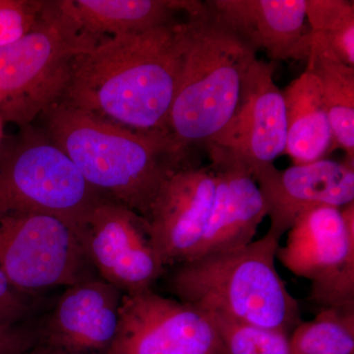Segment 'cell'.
I'll return each mask as SVG.
<instances>
[{
  "label": "cell",
  "mask_w": 354,
  "mask_h": 354,
  "mask_svg": "<svg viewBox=\"0 0 354 354\" xmlns=\"http://www.w3.org/2000/svg\"><path fill=\"white\" fill-rule=\"evenodd\" d=\"M185 48V22L102 38L73 58L58 102L130 129L169 133Z\"/></svg>",
  "instance_id": "1"
},
{
  "label": "cell",
  "mask_w": 354,
  "mask_h": 354,
  "mask_svg": "<svg viewBox=\"0 0 354 354\" xmlns=\"http://www.w3.org/2000/svg\"><path fill=\"white\" fill-rule=\"evenodd\" d=\"M44 131L104 197L148 216L171 172L192 164L162 131H140L57 102L41 113Z\"/></svg>",
  "instance_id": "2"
},
{
  "label": "cell",
  "mask_w": 354,
  "mask_h": 354,
  "mask_svg": "<svg viewBox=\"0 0 354 354\" xmlns=\"http://www.w3.org/2000/svg\"><path fill=\"white\" fill-rule=\"evenodd\" d=\"M279 241L267 232L242 248L176 265L169 290L206 313L291 335L302 322L301 312L277 270Z\"/></svg>",
  "instance_id": "3"
},
{
  "label": "cell",
  "mask_w": 354,
  "mask_h": 354,
  "mask_svg": "<svg viewBox=\"0 0 354 354\" xmlns=\"http://www.w3.org/2000/svg\"><path fill=\"white\" fill-rule=\"evenodd\" d=\"M186 23L180 80L167 132L179 148L208 147L223 131L239 106L244 79L256 51L192 0Z\"/></svg>",
  "instance_id": "4"
},
{
  "label": "cell",
  "mask_w": 354,
  "mask_h": 354,
  "mask_svg": "<svg viewBox=\"0 0 354 354\" xmlns=\"http://www.w3.org/2000/svg\"><path fill=\"white\" fill-rule=\"evenodd\" d=\"M99 41L79 31L55 1H44L32 29L0 46V118L4 124L27 127L59 102L72 60Z\"/></svg>",
  "instance_id": "5"
},
{
  "label": "cell",
  "mask_w": 354,
  "mask_h": 354,
  "mask_svg": "<svg viewBox=\"0 0 354 354\" xmlns=\"http://www.w3.org/2000/svg\"><path fill=\"white\" fill-rule=\"evenodd\" d=\"M104 197L44 129L27 125L0 143V216L46 214L75 227Z\"/></svg>",
  "instance_id": "6"
},
{
  "label": "cell",
  "mask_w": 354,
  "mask_h": 354,
  "mask_svg": "<svg viewBox=\"0 0 354 354\" xmlns=\"http://www.w3.org/2000/svg\"><path fill=\"white\" fill-rule=\"evenodd\" d=\"M286 234L277 259L311 281L310 300L320 309L354 310V202L307 209Z\"/></svg>",
  "instance_id": "7"
},
{
  "label": "cell",
  "mask_w": 354,
  "mask_h": 354,
  "mask_svg": "<svg viewBox=\"0 0 354 354\" xmlns=\"http://www.w3.org/2000/svg\"><path fill=\"white\" fill-rule=\"evenodd\" d=\"M75 228L55 216H0V272L20 292L32 295L95 276Z\"/></svg>",
  "instance_id": "8"
},
{
  "label": "cell",
  "mask_w": 354,
  "mask_h": 354,
  "mask_svg": "<svg viewBox=\"0 0 354 354\" xmlns=\"http://www.w3.org/2000/svg\"><path fill=\"white\" fill-rule=\"evenodd\" d=\"M74 228L100 278L124 295L152 290L164 274L147 221L121 203L102 198Z\"/></svg>",
  "instance_id": "9"
},
{
  "label": "cell",
  "mask_w": 354,
  "mask_h": 354,
  "mask_svg": "<svg viewBox=\"0 0 354 354\" xmlns=\"http://www.w3.org/2000/svg\"><path fill=\"white\" fill-rule=\"evenodd\" d=\"M106 354H225L208 314L152 290L123 295Z\"/></svg>",
  "instance_id": "10"
},
{
  "label": "cell",
  "mask_w": 354,
  "mask_h": 354,
  "mask_svg": "<svg viewBox=\"0 0 354 354\" xmlns=\"http://www.w3.org/2000/svg\"><path fill=\"white\" fill-rule=\"evenodd\" d=\"M286 115L283 92L274 80V67L256 59L244 79L232 120L207 147L212 162H235L252 174L285 153Z\"/></svg>",
  "instance_id": "11"
},
{
  "label": "cell",
  "mask_w": 354,
  "mask_h": 354,
  "mask_svg": "<svg viewBox=\"0 0 354 354\" xmlns=\"http://www.w3.org/2000/svg\"><path fill=\"white\" fill-rule=\"evenodd\" d=\"M216 183L214 169L195 162L165 179L145 220L165 267L196 255L213 208Z\"/></svg>",
  "instance_id": "12"
},
{
  "label": "cell",
  "mask_w": 354,
  "mask_h": 354,
  "mask_svg": "<svg viewBox=\"0 0 354 354\" xmlns=\"http://www.w3.org/2000/svg\"><path fill=\"white\" fill-rule=\"evenodd\" d=\"M264 198L269 232L281 241L298 216L318 206L342 208L354 202V162L323 160L288 169L274 164L252 171Z\"/></svg>",
  "instance_id": "13"
},
{
  "label": "cell",
  "mask_w": 354,
  "mask_h": 354,
  "mask_svg": "<svg viewBox=\"0 0 354 354\" xmlns=\"http://www.w3.org/2000/svg\"><path fill=\"white\" fill-rule=\"evenodd\" d=\"M124 293L100 277L67 286L41 327V341L74 354H106L118 333Z\"/></svg>",
  "instance_id": "14"
},
{
  "label": "cell",
  "mask_w": 354,
  "mask_h": 354,
  "mask_svg": "<svg viewBox=\"0 0 354 354\" xmlns=\"http://www.w3.org/2000/svg\"><path fill=\"white\" fill-rule=\"evenodd\" d=\"M209 13L257 53L279 62L307 60L311 34L305 0H207Z\"/></svg>",
  "instance_id": "15"
},
{
  "label": "cell",
  "mask_w": 354,
  "mask_h": 354,
  "mask_svg": "<svg viewBox=\"0 0 354 354\" xmlns=\"http://www.w3.org/2000/svg\"><path fill=\"white\" fill-rule=\"evenodd\" d=\"M216 194L208 225L195 258L242 248L254 241L268 209L252 174L235 162H212ZM192 260V259H191Z\"/></svg>",
  "instance_id": "16"
},
{
  "label": "cell",
  "mask_w": 354,
  "mask_h": 354,
  "mask_svg": "<svg viewBox=\"0 0 354 354\" xmlns=\"http://www.w3.org/2000/svg\"><path fill=\"white\" fill-rule=\"evenodd\" d=\"M55 4L82 34L101 39L174 24L186 0H55Z\"/></svg>",
  "instance_id": "17"
},
{
  "label": "cell",
  "mask_w": 354,
  "mask_h": 354,
  "mask_svg": "<svg viewBox=\"0 0 354 354\" xmlns=\"http://www.w3.org/2000/svg\"><path fill=\"white\" fill-rule=\"evenodd\" d=\"M283 95L286 115L285 153L293 165L323 160L334 150V142L316 77L305 70Z\"/></svg>",
  "instance_id": "18"
},
{
  "label": "cell",
  "mask_w": 354,
  "mask_h": 354,
  "mask_svg": "<svg viewBox=\"0 0 354 354\" xmlns=\"http://www.w3.org/2000/svg\"><path fill=\"white\" fill-rule=\"evenodd\" d=\"M306 70L320 85L334 149L344 150L346 162H354V67L342 62L322 39L311 35Z\"/></svg>",
  "instance_id": "19"
},
{
  "label": "cell",
  "mask_w": 354,
  "mask_h": 354,
  "mask_svg": "<svg viewBox=\"0 0 354 354\" xmlns=\"http://www.w3.org/2000/svg\"><path fill=\"white\" fill-rule=\"evenodd\" d=\"M290 354H354V310L322 308L290 337Z\"/></svg>",
  "instance_id": "20"
},
{
  "label": "cell",
  "mask_w": 354,
  "mask_h": 354,
  "mask_svg": "<svg viewBox=\"0 0 354 354\" xmlns=\"http://www.w3.org/2000/svg\"><path fill=\"white\" fill-rule=\"evenodd\" d=\"M310 32L354 67V3L346 0H305Z\"/></svg>",
  "instance_id": "21"
},
{
  "label": "cell",
  "mask_w": 354,
  "mask_h": 354,
  "mask_svg": "<svg viewBox=\"0 0 354 354\" xmlns=\"http://www.w3.org/2000/svg\"><path fill=\"white\" fill-rule=\"evenodd\" d=\"M207 314L215 326L225 354H290L288 333L236 322L220 314Z\"/></svg>",
  "instance_id": "22"
},
{
  "label": "cell",
  "mask_w": 354,
  "mask_h": 354,
  "mask_svg": "<svg viewBox=\"0 0 354 354\" xmlns=\"http://www.w3.org/2000/svg\"><path fill=\"white\" fill-rule=\"evenodd\" d=\"M44 0H0V46L24 36L36 24Z\"/></svg>",
  "instance_id": "23"
},
{
  "label": "cell",
  "mask_w": 354,
  "mask_h": 354,
  "mask_svg": "<svg viewBox=\"0 0 354 354\" xmlns=\"http://www.w3.org/2000/svg\"><path fill=\"white\" fill-rule=\"evenodd\" d=\"M41 327L28 320L0 326V354H26L41 339Z\"/></svg>",
  "instance_id": "24"
},
{
  "label": "cell",
  "mask_w": 354,
  "mask_h": 354,
  "mask_svg": "<svg viewBox=\"0 0 354 354\" xmlns=\"http://www.w3.org/2000/svg\"><path fill=\"white\" fill-rule=\"evenodd\" d=\"M32 312L27 295L14 288L0 272V326L28 320Z\"/></svg>",
  "instance_id": "25"
},
{
  "label": "cell",
  "mask_w": 354,
  "mask_h": 354,
  "mask_svg": "<svg viewBox=\"0 0 354 354\" xmlns=\"http://www.w3.org/2000/svg\"><path fill=\"white\" fill-rule=\"evenodd\" d=\"M26 354H74L67 353V351H62V349L55 348L50 344H46V342L41 341L38 342L36 346H32L29 351Z\"/></svg>",
  "instance_id": "26"
}]
</instances>
